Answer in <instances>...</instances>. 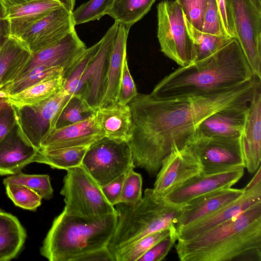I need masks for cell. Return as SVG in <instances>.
Segmentation results:
<instances>
[{
    "label": "cell",
    "instance_id": "6da1fadb",
    "mask_svg": "<svg viewBox=\"0 0 261 261\" xmlns=\"http://www.w3.org/2000/svg\"><path fill=\"white\" fill-rule=\"evenodd\" d=\"M260 85L254 77L234 87L200 96L156 98L138 93L128 104L132 126L127 142L135 166L156 175L168 155L193 139L203 119L227 107L249 101Z\"/></svg>",
    "mask_w": 261,
    "mask_h": 261
},
{
    "label": "cell",
    "instance_id": "7a4b0ae2",
    "mask_svg": "<svg viewBox=\"0 0 261 261\" xmlns=\"http://www.w3.org/2000/svg\"><path fill=\"white\" fill-rule=\"evenodd\" d=\"M254 76L239 43L232 38L208 57L180 67L165 76L150 94L156 98L210 94L234 87Z\"/></svg>",
    "mask_w": 261,
    "mask_h": 261
},
{
    "label": "cell",
    "instance_id": "3957f363",
    "mask_svg": "<svg viewBox=\"0 0 261 261\" xmlns=\"http://www.w3.org/2000/svg\"><path fill=\"white\" fill-rule=\"evenodd\" d=\"M261 249V202L197 237L177 240L181 261L238 260L245 252Z\"/></svg>",
    "mask_w": 261,
    "mask_h": 261
},
{
    "label": "cell",
    "instance_id": "277c9868",
    "mask_svg": "<svg viewBox=\"0 0 261 261\" xmlns=\"http://www.w3.org/2000/svg\"><path fill=\"white\" fill-rule=\"evenodd\" d=\"M117 220V214L89 220L63 211L54 219L40 253L50 261H78L85 254L108 246Z\"/></svg>",
    "mask_w": 261,
    "mask_h": 261
},
{
    "label": "cell",
    "instance_id": "5b68a950",
    "mask_svg": "<svg viewBox=\"0 0 261 261\" xmlns=\"http://www.w3.org/2000/svg\"><path fill=\"white\" fill-rule=\"evenodd\" d=\"M114 206L117 223L108 246L113 256L145 236L177 228L181 207L170 203L153 188L146 189L142 199L134 205L118 203Z\"/></svg>",
    "mask_w": 261,
    "mask_h": 261
},
{
    "label": "cell",
    "instance_id": "8992f818",
    "mask_svg": "<svg viewBox=\"0 0 261 261\" xmlns=\"http://www.w3.org/2000/svg\"><path fill=\"white\" fill-rule=\"evenodd\" d=\"M66 171L60 192L64 197L66 213L89 220L117 214L115 206L102 193L101 186L82 165Z\"/></svg>",
    "mask_w": 261,
    "mask_h": 261
},
{
    "label": "cell",
    "instance_id": "52a82bcc",
    "mask_svg": "<svg viewBox=\"0 0 261 261\" xmlns=\"http://www.w3.org/2000/svg\"><path fill=\"white\" fill-rule=\"evenodd\" d=\"M156 9L161 51L180 67L191 64L193 42L180 6L176 1L163 0Z\"/></svg>",
    "mask_w": 261,
    "mask_h": 261
},
{
    "label": "cell",
    "instance_id": "ba28073f",
    "mask_svg": "<svg viewBox=\"0 0 261 261\" xmlns=\"http://www.w3.org/2000/svg\"><path fill=\"white\" fill-rule=\"evenodd\" d=\"M82 165L101 186L135 167L127 141L105 137L89 146Z\"/></svg>",
    "mask_w": 261,
    "mask_h": 261
},
{
    "label": "cell",
    "instance_id": "9c48e42d",
    "mask_svg": "<svg viewBox=\"0 0 261 261\" xmlns=\"http://www.w3.org/2000/svg\"><path fill=\"white\" fill-rule=\"evenodd\" d=\"M239 43L254 76L261 79V3L225 0Z\"/></svg>",
    "mask_w": 261,
    "mask_h": 261
},
{
    "label": "cell",
    "instance_id": "30bf717a",
    "mask_svg": "<svg viewBox=\"0 0 261 261\" xmlns=\"http://www.w3.org/2000/svg\"><path fill=\"white\" fill-rule=\"evenodd\" d=\"M70 96L64 89L38 104L20 108L13 107L18 134L28 144L39 150L55 128L59 113Z\"/></svg>",
    "mask_w": 261,
    "mask_h": 261
},
{
    "label": "cell",
    "instance_id": "8fae6325",
    "mask_svg": "<svg viewBox=\"0 0 261 261\" xmlns=\"http://www.w3.org/2000/svg\"><path fill=\"white\" fill-rule=\"evenodd\" d=\"M188 145L197 156L203 174L244 168L240 137L195 136Z\"/></svg>",
    "mask_w": 261,
    "mask_h": 261
},
{
    "label": "cell",
    "instance_id": "7c38bea8",
    "mask_svg": "<svg viewBox=\"0 0 261 261\" xmlns=\"http://www.w3.org/2000/svg\"><path fill=\"white\" fill-rule=\"evenodd\" d=\"M118 23L115 21L100 39L99 48L88 64L75 94L95 111L99 108L106 91L110 56Z\"/></svg>",
    "mask_w": 261,
    "mask_h": 261
},
{
    "label": "cell",
    "instance_id": "4fadbf2b",
    "mask_svg": "<svg viewBox=\"0 0 261 261\" xmlns=\"http://www.w3.org/2000/svg\"><path fill=\"white\" fill-rule=\"evenodd\" d=\"M261 168L243 188L242 195L234 201L210 215L177 230V240L192 239L205 231L236 217L247 209L261 202Z\"/></svg>",
    "mask_w": 261,
    "mask_h": 261
},
{
    "label": "cell",
    "instance_id": "5bb4252c",
    "mask_svg": "<svg viewBox=\"0 0 261 261\" xmlns=\"http://www.w3.org/2000/svg\"><path fill=\"white\" fill-rule=\"evenodd\" d=\"M202 173L201 164L188 145L172 152L163 161L153 188L164 196L191 178Z\"/></svg>",
    "mask_w": 261,
    "mask_h": 261
},
{
    "label": "cell",
    "instance_id": "9a60e30c",
    "mask_svg": "<svg viewBox=\"0 0 261 261\" xmlns=\"http://www.w3.org/2000/svg\"><path fill=\"white\" fill-rule=\"evenodd\" d=\"M75 26L72 12L62 6L38 20L18 39L33 54L58 41Z\"/></svg>",
    "mask_w": 261,
    "mask_h": 261
},
{
    "label": "cell",
    "instance_id": "2e32d148",
    "mask_svg": "<svg viewBox=\"0 0 261 261\" xmlns=\"http://www.w3.org/2000/svg\"><path fill=\"white\" fill-rule=\"evenodd\" d=\"M86 48L74 28L56 43L32 54L17 77L39 66L62 68L64 75Z\"/></svg>",
    "mask_w": 261,
    "mask_h": 261
},
{
    "label": "cell",
    "instance_id": "e0dca14e",
    "mask_svg": "<svg viewBox=\"0 0 261 261\" xmlns=\"http://www.w3.org/2000/svg\"><path fill=\"white\" fill-rule=\"evenodd\" d=\"M244 169L240 167L219 173H201L177 187L164 197L170 203L182 206L204 194L231 187L243 176Z\"/></svg>",
    "mask_w": 261,
    "mask_h": 261
},
{
    "label": "cell",
    "instance_id": "ac0fdd59",
    "mask_svg": "<svg viewBox=\"0 0 261 261\" xmlns=\"http://www.w3.org/2000/svg\"><path fill=\"white\" fill-rule=\"evenodd\" d=\"M240 144L244 168L254 173L260 167L261 160V85L249 101Z\"/></svg>",
    "mask_w": 261,
    "mask_h": 261
},
{
    "label": "cell",
    "instance_id": "d6986e66",
    "mask_svg": "<svg viewBox=\"0 0 261 261\" xmlns=\"http://www.w3.org/2000/svg\"><path fill=\"white\" fill-rule=\"evenodd\" d=\"M249 101L232 105L210 115L199 124L195 136L240 137L245 124Z\"/></svg>",
    "mask_w": 261,
    "mask_h": 261
},
{
    "label": "cell",
    "instance_id": "ffe728a7",
    "mask_svg": "<svg viewBox=\"0 0 261 261\" xmlns=\"http://www.w3.org/2000/svg\"><path fill=\"white\" fill-rule=\"evenodd\" d=\"M105 137L96 122L94 114L84 121L54 129L43 141L39 149L90 146Z\"/></svg>",
    "mask_w": 261,
    "mask_h": 261
},
{
    "label": "cell",
    "instance_id": "44dd1931",
    "mask_svg": "<svg viewBox=\"0 0 261 261\" xmlns=\"http://www.w3.org/2000/svg\"><path fill=\"white\" fill-rule=\"evenodd\" d=\"M244 189H222L198 197L181 207L177 230L190 225L239 198Z\"/></svg>",
    "mask_w": 261,
    "mask_h": 261
},
{
    "label": "cell",
    "instance_id": "7402d4cb",
    "mask_svg": "<svg viewBox=\"0 0 261 261\" xmlns=\"http://www.w3.org/2000/svg\"><path fill=\"white\" fill-rule=\"evenodd\" d=\"M62 6L58 0H36L7 9L3 19L7 24L8 36L19 38L36 22Z\"/></svg>",
    "mask_w": 261,
    "mask_h": 261
},
{
    "label": "cell",
    "instance_id": "603a6c76",
    "mask_svg": "<svg viewBox=\"0 0 261 261\" xmlns=\"http://www.w3.org/2000/svg\"><path fill=\"white\" fill-rule=\"evenodd\" d=\"M37 151L21 138L16 125L0 142V175L20 172L25 166L33 163Z\"/></svg>",
    "mask_w": 261,
    "mask_h": 261
},
{
    "label": "cell",
    "instance_id": "cb8c5ba5",
    "mask_svg": "<svg viewBox=\"0 0 261 261\" xmlns=\"http://www.w3.org/2000/svg\"><path fill=\"white\" fill-rule=\"evenodd\" d=\"M129 29L119 23L111 53L107 89L100 107L117 103L123 65L126 58V43Z\"/></svg>",
    "mask_w": 261,
    "mask_h": 261
},
{
    "label": "cell",
    "instance_id": "d4e9b609",
    "mask_svg": "<svg viewBox=\"0 0 261 261\" xmlns=\"http://www.w3.org/2000/svg\"><path fill=\"white\" fill-rule=\"evenodd\" d=\"M96 122L105 137L127 141L132 126V114L128 105L116 103L98 108Z\"/></svg>",
    "mask_w": 261,
    "mask_h": 261
},
{
    "label": "cell",
    "instance_id": "484cf974",
    "mask_svg": "<svg viewBox=\"0 0 261 261\" xmlns=\"http://www.w3.org/2000/svg\"><path fill=\"white\" fill-rule=\"evenodd\" d=\"M31 54L18 38H6L0 46V89L18 76Z\"/></svg>",
    "mask_w": 261,
    "mask_h": 261
},
{
    "label": "cell",
    "instance_id": "4316f807",
    "mask_svg": "<svg viewBox=\"0 0 261 261\" xmlns=\"http://www.w3.org/2000/svg\"><path fill=\"white\" fill-rule=\"evenodd\" d=\"M27 234L18 219L0 211V261L14 258L24 243Z\"/></svg>",
    "mask_w": 261,
    "mask_h": 261
},
{
    "label": "cell",
    "instance_id": "83f0119b",
    "mask_svg": "<svg viewBox=\"0 0 261 261\" xmlns=\"http://www.w3.org/2000/svg\"><path fill=\"white\" fill-rule=\"evenodd\" d=\"M63 75L44 81L23 90L5 96L9 104L16 108L41 102L63 89Z\"/></svg>",
    "mask_w": 261,
    "mask_h": 261
},
{
    "label": "cell",
    "instance_id": "f1b7e54d",
    "mask_svg": "<svg viewBox=\"0 0 261 261\" xmlns=\"http://www.w3.org/2000/svg\"><path fill=\"white\" fill-rule=\"evenodd\" d=\"M89 146H79L50 150L39 149L33 163L44 164L52 168L68 170L82 165Z\"/></svg>",
    "mask_w": 261,
    "mask_h": 261
},
{
    "label": "cell",
    "instance_id": "f546056e",
    "mask_svg": "<svg viewBox=\"0 0 261 261\" xmlns=\"http://www.w3.org/2000/svg\"><path fill=\"white\" fill-rule=\"evenodd\" d=\"M156 0H114L107 15L130 29L150 10Z\"/></svg>",
    "mask_w": 261,
    "mask_h": 261
},
{
    "label": "cell",
    "instance_id": "4dcf8cb0",
    "mask_svg": "<svg viewBox=\"0 0 261 261\" xmlns=\"http://www.w3.org/2000/svg\"><path fill=\"white\" fill-rule=\"evenodd\" d=\"M185 19L193 42L191 64L212 55L232 39L225 35H216L204 33L193 27L185 17Z\"/></svg>",
    "mask_w": 261,
    "mask_h": 261
},
{
    "label": "cell",
    "instance_id": "1f68e13d",
    "mask_svg": "<svg viewBox=\"0 0 261 261\" xmlns=\"http://www.w3.org/2000/svg\"><path fill=\"white\" fill-rule=\"evenodd\" d=\"M62 68L39 66L19 76L0 89V95L6 96L19 92L40 82L64 75Z\"/></svg>",
    "mask_w": 261,
    "mask_h": 261
},
{
    "label": "cell",
    "instance_id": "d6a6232c",
    "mask_svg": "<svg viewBox=\"0 0 261 261\" xmlns=\"http://www.w3.org/2000/svg\"><path fill=\"white\" fill-rule=\"evenodd\" d=\"M95 113V111L81 97L76 95L70 96L59 113L55 128L84 121Z\"/></svg>",
    "mask_w": 261,
    "mask_h": 261
},
{
    "label": "cell",
    "instance_id": "836d02e7",
    "mask_svg": "<svg viewBox=\"0 0 261 261\" xmlns=\"http://www.w3.org/2000/svg\"><path fill=\"white\" fill-rule=\"evenodd\" d=\"M176 228L166 229L145 236L114 255L115 261H138V260L162 238Z\"/></svg>",
    "mask_w": 261,
    "mask_h": 261
},
{
    "label": "cell",
    "instance_id": "e575fe53",
    "mask_svg": "<svg viewBox=\"0 0 261 261\" xmlns=\"http://www.w3.org/2000/svg\"><path fill=\"white\" fill-rule=\"evenodd\" d=\"M100 45V40L92 46L87 48L80 58L64 75L63 89L70 96L75 95L80 80L88 64L98 51Z\"/></svg>",
    "mask_w": 261,
    "mask_h": 261
},
{
    "label": "cell",
    "instance_id": "d590c367",
    "mask_svg": "<svg viewBox=\"0 0 261 261\" xmlns=\"http://www.w3.org/2000/svg\"><path fill=\"white\" fill-rule=\"evenodd\" d=\"M3 183L20 185L29 188L42 197L49 200L53 197V189L47 174H27L21 172L4 179Z\"/></svg>",
    "mask_w": 261,
    "mask_h": 261
},
{
    "label": "cell",
    "instance_id": "8d00e7d4",
    "mask_svg": "<svg viewBox=\"0 0 261 261\" xmlns=\"http://www.w3.org/2000/svg\"><path fill=\"white\" fill-rule=\"evenodd\" d=\"M114 0H89L72 12L75 25L99 20L107 13Z\"/></svg>",
    "mask_w": 261,
    "mask_h": 261
},
{
    "label": "cell",
    "instance_id": "74e56055",
    "mask_svg": "<svg viewBox=\"0 0 261 261\" xmlns=\"http://www.w3.org/2000/svg\"><path fill=\"white\" fill-rule=\"evenodd\" d=\"M5 186L8 196L16 206L34 211L41 205L42 197L32 189L14 184H7Z\"/></svg>",
    "mask_w": 261,
    "mask_h": 261
},
{
    "label": "cell",
    "instance_id": "f35d334b",
    "mask_svg": "<svg viewBox=\"0 0 261 261\" xmlns=\"http://www.w3.org/2000/svg\"><path fill=\"white\" fill-rule=\"evenodd\" d=\"M142 189L141 175L134 169L130 170L125 174L118 203L135 204L142 198Z\"/></svg>",
    "mask_w": 261,
    "mask_h": 261
},
{
    "label": "cell",
    "instance_id": "ab89813d",
    "mask_svg": "<svg viewBox=\"0 0 261 261\" xmlns=\"http://www.w3.org/2000/svg\"><path fill=\"white\" fill-rule=\"evenodd\" d=\"M185 17L195 28L202 31L203 18L208 0H175Z\"/></svg>",
    "mask_w": 261,
    "mask_h": 261
},
{
    "label": "cell",
    "instance_id": "60d3db41",
    "mask_svg": "<svg viewBox=\"0 0 261 261\" xmlns=\"http://www.w3.org/2000/svg\"><path fill=\"white\" fill-rule=\"evenodd\" d=\"M202 31L213 35L227 36L223 27L216 0H208Z\"/></svg>",
    "mask_w": 261,
    "mask_h": 261
},
{
    "label": "cell",
    "instance_id": "b9f144b4",
    "mask_svg": "<svg viewBox=\"0 0 261 261\" xmlns=\"http://www.w3.org/2000/svg\"><path fill=\"white\" fill-rule=\"evenodd\" d=\"M177 241V229H173L143 254L138 261H160L165 258Z\"/></svg>",
    "mask_w": 261,
    "mask_h": 261
},
{
    "label": "cell",
    "instance_id": "7bdbcfd3",
    "mask_svg": "<svg viewBox=\"0 0 261 261\" xmlns=\"http://www.w3.org/2000/svg\"><path fill=\"white\" fill-rule=\"evenodd\" d=\"M138 94L134 81L129 72L126 59L123 65L117 103L121 105H128Z\"/></svg>",
    "mask_w": 261,
    "mask_h": 261
},
{
    "label": "cell",
    "instance_id": "ee69618b",
    "mask_svg": "<svg viewBox=\"0 0 261 261\" xmlns=\"http://www.w3.org/2000/svg\"><path fill=\"white\" fill-rule=\"evenodd\" d=\"M125 174H123L108 184L101 186L105 197L108 202L115 206L118 203Z\"/></svg>",
    "mask_w": 261,
    "mask_h": 261
},
{
    "label": "cell",
    "instance_id": "f6af8a7d",
    "mask_svg": "<svg viewBox=\"0 0 261 261\" xmlns=\"http://www.w3.org/2000/svg\"><path fill=\"white\" fill-rule=\"evenodd\" d=\"M16 125L14 111L11 105L0 111V142Z\"/></svg>",
    "mask_w": 261,
    "mask_h": 261
},
{
    "label": "cell",
    "instance_id": "bcb514c9",
    "mask_svg": "<svg viewBox=\"0 0 261 261\" xmlns=\"http://www.w3.org/2000/svg\"><path fill=\"white\" fill-rule=\"evenodd\" d=\"M216 1L225 33L228 37L231 38H235V32L232 19L227 10L225 0Z\"/></svg>",
    "mask_w": 261,
    "mask_h": 261
},
{
    "label": "cell",
    "instance_id": "7dc6e473",
    "mask_svg": "<svg viewBox=\"0 0 261 261\" xmlns=\"http://www.w3.org/2000/svg\"><path fill=\"white\" fill-rule=\"evenodd\" d=\"M78 261H115V260L107 246L85 254L79 258Z\"/></svg>",
    "mask_w": 261,
    "mask_h": 261
},
{
    "label": "cell",
    "instance_id": "c3c4849f",
    "mask_svg": "<svg viewBox=\"0 0 261 261\" xmlns=\"http://www.w3.org/2000/svg\"><path fill=\"white\" fill-rule=\"evenodd\" d=\"M4 8L0 1V46L8 36V31L7 22L3 19L5 15Z\"/></svg>",
    "mask_w": 261,
    "mask_h": 261
},
{
    "label": "cell",
    "instance_id": "681fc988",
    "mask_svg": "<svg viewBox=\"0 0 261 261\" xmlns=\"http://www.w3.org/2000/svg\"><path fill=\"white\" fill-rule=\"evenodd\" d=\"M34 1L36 0H0L5 11L10 7L22 5Z\"/></svg>",
    "mask_w": 261,
    "mask_h": 261
},
{
    "label": "cell",
    "instance_id": "f907efd6",
    "mask_svg": "<svg viewBox=\"0 0 261 261\" xmlns=\"http://www.w3.org/2000/svg\"><path fill=\"white\" fill-rule=\"evenodd\" d=\"M69 11L72 12L74 10L75 0H58Z\"/></svg>",
    "mask_w": 261,
    "mask_h": 261
},
{
    "label": "cell",
    "instance_id": "816d5d0a",
    "mask_svg": "<svg viewBox=\"0 0 261 261\" xmlns=\"http://www.w3.org/2000/svg\"><path fill=\"white\" fill-rule=\"evenodd\" d=\"M10 105L7 97L4 95H0V111Z\"/></svg>",
    "mask_w": 261,
    "mask_h": 261
},
{
    "label": "cell",
    "instance_id": "f5cc1de1",
    "mask_svg": "<svg viewBox=\"0 0 261 261\" xmlns=\"http://www.w3.org/2000/svg\"><path fill=\"white\" fill-rule=\"evenodd\" d=\"M258 2L261 3V0H257Z\"/></svg>",
    "mask_w": 261,
    "mask_h": 261
}]
</instances>
